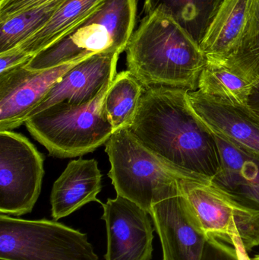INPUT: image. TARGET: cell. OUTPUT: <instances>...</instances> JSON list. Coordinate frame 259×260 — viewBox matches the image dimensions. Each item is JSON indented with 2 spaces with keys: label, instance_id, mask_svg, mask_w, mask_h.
<instances>
[{
  "label": "cell",
  "instance_id": "obj_1",
  "mask_svg": "<svg viewBox=\"0 0 259 260\" xmlns=\"http://www.w3.org/2000/svg\"><path fill=\"white\" fill-rule=\"evenodd\" d=\"M189 90L145 88L128 129L160 161L187 180L208 181L220 171L214 133L189 102Z\"/></svg>",
  "mask_w": 259,
  "mask_h": 260
},
{
  "label": "cell",
  "instance_id": "obj_2",
  "mask_svg": "<svg viewBox=\"0 0 259 260\" xmlns=\"http://www.w3.org/2000/svg\"><path fill=\"white\" fill-rule=\"evenodd\" d=\"M129 72L145 88L196 91L207 59L200 46L173 19L156 11L142 20L126 49Z\"/></svg>",
  "mask_w": 259,
  "mask_h": 260
},
{
  "label": "cell",
  "instance_id": "obj_3",
  "mask_svg": "<svg viewBox=\"0 0 259 260\" xmlns=\"http://www.w3.org/2000/svg\"><path fill=\"white\" fill-rule=\"evenodd\" d=\"M136 8V0H101L82 22L26 62V68L46 70L97 53H123L133 34Z\"/></svg>",
  "mask_w": 259,
  "mask_h": 260
},
{
  "label": "cell",
  "instance_id": "obj_4",
  "mask_svg": "<svg viewBox=\"0 0 259 260\" xmlns=\"http://www.w3.org/2000/svg\"><path fill=\"white\" fill-rule=\"evenodd\" d=\"M112 81L90 103L72 105L61 102L52 105L27 119L26 127L53 157L71 158L93 152L114 133L103 109Z\"/></svg>",
  "mask_w": 259,
  "mask_h": 260
},
{
  "label": "cell",
  "instance_id": "obj_5",
  "mask_svg": "<svg viewBox=\"0 0 259 260\" xmlns=\"http://www.w3.org/2000/svg\"><path fill=\"white\" fill-rule=\"evenodd\" d=\"M117 195L136 203L147 212L156 200L186 180L160 161L128 128L117 130L105 143Z\"/></svg>",
  "mask_w": 259,
  "mask_h": 260
},
{
  "label": "cell",
  "instance_id": "obj_6",
  "mask_svg": "<svg viewBox=\"0 0 259 260\" xmlns=\"http://www.w3.org/2000/svg\"><path fill=\"white\" fill-rule=\"evenodd\" d=\"M189 216L206 239L233 246L239 237L247 252L259 246V209L237 200L211 180H181Z\"/></svg>",
  "mask_w": 259,
  "mask_h": 260
},
{
  "label": "cell",
  "instance_id": "obj_7",
  "mask_svg": "<svg viewBox=\"0 0 259 260\" xmlns=\"http://www.w3.org/2000/svg\"><path fill=\"white\" fill-rule=\"evenodd\" d=\"M1 260H99L86 234L57 221L0 215Z\"/></svg>",
  "mask_w": 259,
  "mask_h": 260
},
{
  "label": "cell",
  "instance_id": "obj_8",
  "mask_svg": "<svg viewBox=\"0 0 259 260\" xmlns=\"http://www.w3.org/2000/svg\"><path fill=\"white\" fill-rule=\"evenodd\" d=\"M44 157L23 135L0 131V212L30 213L41 194Z\"/></svg>",
  "mask_w": 259,
  "mask_h": 260
},
{
  "label": "cell",
  "instance_id": "obj_9",
  "mask_svg": "<svg viewBox=\"0 0 259 260\" xmlns=\"http://www.w3.org/2000/svg\"><path fill=\"white\" fill-rule=\"evenodd\" d=\"M81 61L41 70H27L23 63L0 73V131L25 123L52 87Z\"/></svg>",
  "mask_w": 259,
  "mask_h": 260
},
{
  "label": "cell",
  "instance_id": "obj_10",
  "mask_svg": "<svg viewBox=\"0 0 259 260\" xmlns=\"http://www.w3.org/2000/svg\"><path fill=\"white\" fill-rule=\"evenodd\" d=\"M102 207L107 236L105 260H152L155 229L150 214L118 195Z\"/></svg>",
  "mask_w": 259,
  "mask_h": 260
},
{
  "label": "cell",
  "instance_id": "obj_11",
  "mask_svg": "<svg viewBox=\"0 0 259 260\" xmlns=\"http://www.w3.org/2000/svg\"><path fill=\"white\" fill-rule=\"evenodd\" d=\"M149 214L161 241V260H202L207 239L190 220L180 183L156 200Z\"/></svg>",
  "mask_w": 259,
  "mask_h": 260
},
{
  "label": "cell",
  "instance_id": "obj_12",
  "mask_svg": "<svg viewBox=\"0 0 259 260\" xmlns=\"http://www.w3.org/2000/svg\"><path fill=\"white\" fill-rule=\"evenodd\" d=\"M187 96L195 112L214 134L259 154V117L247 105L211 97L198 90H189Z\"/></svg>",
  "mask_w": 259,
  "mask_h": 260
},
{
  "label": "cell",
  "instance_id": "obj_13",
  "mask_svg": "<svg viewBox=\"0 0 259 260\" xmlns=\"http://www.w3.org/2000/svg\"><path fill=\"white\" fill-rule=\"evenodd\" d=\"M120 55L118 52L97 53L76 64L52 87L27 119L61 102L83 105L94 101L117 74Z\"/></svg>",
  "mask_w": 259,
  "mask_h": 260
},
{
  "label": "cell",
  "instance_id": "obj_14",
  "mask_svg": "<svg viewBox=\"0 0 259 260\" xmlns=\"http://www.w3.org/2000/svg\"><path fill=\"white\" fill-rule=\"evenodd\" d=\"M102 174L94 159L71 160L53 183L50 195L51 215L58 221L91 203L102 205Z\"/></svg>",
  "mask_w": 259,
  "mask_h": 260
},
{
  "label": "cell",
  "instance_id": "obj_15",
  "mask_svg": "<svg viewBox=\"0 0 259 260\" xmlns=\"http://www.w3.org/2000/svg\"><path fill=\"white\" fill-rule=\"evenodd\" d=\"M101 0H65L48 24L19 47L0 54V73L26 63L88 16Z\"/></svg>",
  "mask_w": 259,
  "mask_h": 260
},
{
  "label": "cell",
  "instance_id": "obj_16",
  "mask_svg": "<svg viewBox=\"0 0 259 260\" xmlns=\"http://www.w3.org/2000/svg\"><path fill=\"white\" fill-rule=\"evenodd\" d=\"M214 136L221 168L211 181L245 204L259 209V154Z\"/></svg>",
  "mask_w": 259,
  "mask_h": 260
},
{
  "label": "cell",
  "instance_id": "obj_17",
  "mask_svg": "<svg viewBox=\"0 0 259 260\" xmlns=\"http://www.w3.org/2000/svg\"><path fill=\"white\" fill-rule=\"evenodd\" d=\"M252 0H224L200 45L206 59L220 62L234 51L247 21Z\"/></svg>",
  "mask_w": 259,
  "mask_h": 260
},
{
  "label": "cell",
  "instance_id": "obj_18",
  "mask_svg": "<svg viewBox=\"0 0 259 260\" xmlns=\"http://www.w3.org/2000/svg\"><path fill=\"white\" fill-rule=\"evenodd\" d=\"M224 0H145L147 15L161 11L173 18L199 44Z\"/></svg>",
  "mask_w": 259,
  "mask_h": 260
},
{
  "label": "cell",
  "instance_id": "obj_19",
  "mask_svg": "<svg viewBox=\"0 0 259 260\" xmlns=\"http://www.w3.org/2000/svg\"><path fill=\"white\" fill-rule=\"evenodd\" d=\"M144 88L129 71L117 73L103 101V109L114 132L128 128L138 111Z\"/></svg>",
  "mask_w": 259,
  "mask_h": 260
},
{
  "label": "cell",
  "instance_id": "obj_20",
  "mask_svg": "<svg viewBox=\"0 0 259 260\" xmlns=\"http://www.w3.org/2000/svg\"><path fill=\"white\" fill-rule=\"evenodd\" d=\"M65 0H50L0 22V54L19 47L45 27Z\"/></svg>",
  "mask_w": 259,
  "mask_h": 260
},
{
  "label": "cell",
  "instance_id": "obj_21",
  "mask_svg": "<svg viewBox=\"0 0 259 260\" xmlns=\"http://www.w3.org/2000/svg\"><path fill=\"white\" fill-rule=\"evenodd\" d=\"M217 63L228 67L252 85L259 82V0L251 1L246 26L237 47L227 59Z\"/></svg>",
  "mask_w": 259,
  "mask_h": 260
},
{
  "label": "cell",
  "instance_id": "obj_22",
  "mask_svg": "<svg viewBox=\"0 0 259 260\" xmlns=\"http://www.w3.org/2000/svg\"><path fill=\"white\" fill-rule=\"evenodd\" d=\"M252 84L228 67L207 60L198 82V91L217 99L247 105Z\"/></svg>",
  "mask_w": 259,
  "mask_h": 260
},
{
  "label": "cell",
  "instance_id": "obj_23",
  "mask_svg": "<svg viewBox=\"0 0 259 260\" xmlns=\"http://www.w3.org/2000/svg\"><path fill=\"white\" fill-rule=\"evenodd\" d=\"M202 260H240L235 247L218 240L207 239Z\"/></svg>",
  "mask_w": 259,
  "mask_h": 260
},
{
  "label": "cell",
  "instance_id": "obj_24",
  "mask_svg": "<svg viewBox=\"0 0 259 260\" xmlns=\"http://www.w3.org/2000/svg\"><path fill=\"white\" fill-rule=\"evenodd\" d=\"M48 1L50 0H3L0 2V22Z\"/></svg>",
  "mask_w": 259,
  "mask_h": 260
},
{
  "label": "cell",
  "instance_id": "obj_25",
  "mask_svg": "<svg viewBox=\"0 0 259 260\" xmlns=\"http://www.w3.org/2000/svg\"><path fill=\"white\" fill-rule=\"evenodd\" d=\"M247 105L259 117V82L252 85L248 99Z\"/></svg>",
  "mask_w": 259,
  "mask_h": 260
},
{
  "label": "cell",
  "instance_id": "obj_26",
  "mask_svg": "<svg viewBox=\"0 0 259 260\" xmlns=\"http://www.w3.org/2000/svg\"><path fill=\"white\" fill-rule=\"evenodd\" d=\"M252 260H259V254L254 256V257L252 258Z\"/></svg>",
  "mask_w": 259,
  "mask_h": 260
},
{
  "label": "cell",
  "instance_id": "obj_27",
  "mask_svg": "<svg viewBox=\"0 0 259 260\" xmlns=\"http://www.w3.org/2000/svg\"><path fill=\"white\" fill-rule=\"evenodd\" d=\"M3 0H0V2H3Z\"/></svg>",
  "mask_w": 259,
  "mask_h": 260
}]
</instances>
